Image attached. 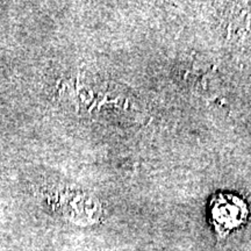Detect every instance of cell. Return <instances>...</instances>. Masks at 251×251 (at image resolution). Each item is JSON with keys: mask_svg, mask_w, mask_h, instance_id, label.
I'll use <instances>...</instances> for the list:
<instances>
[{"mask_svg": "<svg viewBox=\"0 0 251 251\" xmlns=\"http://www.w3.org/2000/svg\"><path fill=\"white\" fill-rule=\"evenodd\" d=\"M50 205L63 219L81 227L98 225L105 215L97 198L78 191H59L51 197Z\"/></svg>", "mask_w": 251, "mask_h": 251, "instance_id": "1", "label": "cell"}, {"mask_svg": "<svg viewBox=\"0 0 251 251\" xmlns=\"http://www.w3.org/2000/svg\"><path fill=\"white\" fill-rule=\"evenodd\" d=\"M209 215L219 236H227L244 225L248 218L247 203L230 193H218L209 203Z\"/></svg>", "mask_w": 251, "mask_h": 251, "instance_id": "2", "label": "cell"}]
</instances>
